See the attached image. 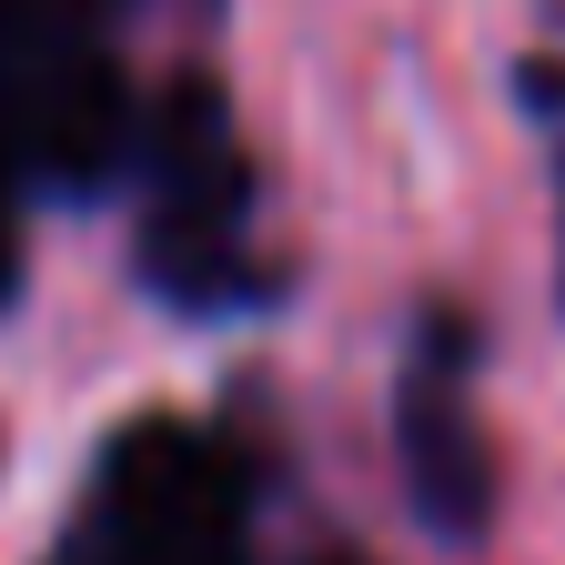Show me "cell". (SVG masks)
Returning <instances> with one entry per match:
<instances>
[{"instance_id":"cell-5","label":"cell","mask_w":565,"mask_h":565,"mask_svg":"<svg viewBox=\"0 0 565 565\" xmlns=\"http://www.w3.org/2000/svg\"><path fill=\"white\" fill-rule=\"evenodd\" d=\"M21 294V182H11V162H0V303Z\"/></svg>"},{"instance_id":"cell-1","label":"cell","mask_w":565,"mask_h":565,"mask_svg":"<svg viewBox=\"0 0 565 565\" xmlns=\"http://www.w3.org/2000/svg\"><path fill=\"white\" fill-rule=\"evenodd\" d=\"M141 162V282L182 313H233L263 294V243H253V162L223 92L182 71L162 102L131 121Z\"/></svg>"},{"instance_id":"cell-6","label":"cell","mask_w":565,"mask_h":565,"mask_svg":"<svg viewBox=\"0 0 565 565\" xmlns=\"http://www.w3.org/2000/svg\"><path fill=\"white\" fill-rule=\"evenodd\" d=\"M61 565H92V555H82V545H61Z\"/></svg>"},{"instance_id":"cell-4","label":"cell","mask_w":565,"mask_h":565,"mask_svg":"<svg viewBox=\"0 0 565 565\" xmlns=\"http://www.w3.org/2000/svg\"><path fill=\"white\" fill-rule=\"evenodd\" d=\"M525 111L555 152V202H565V61H525Z\"/></svg>"},{"instance_id":"cell-3","label":"cell","mask_w":565,"mask_h":565,"mask_svg":"<svg viewBox=\"0 0 565 565\" xmlns=\"http://www.w3.org/2000/svg\"><path fill=\"white\" fill-rule=\"evenodd\" d=\"M394 455H404V505L435 545H475L494 525V445L475 414V323L455 303L424 313L414 364L394 394Z\"/></svg>"},{"instance_id":"cell-2","label":"cell","mask_w":565,"mask_h":565,"mask_svg":"<svg viewBox=\"0 0 565 565\" xmlns=\"http://www.w3.org/2000/svg\"><path fill=\"white\" fill-rule=\"evenodd\" d=\"M243 465L223 435L172 414H141L102 445L92 475V525L82 555L92 565H243Z\"/></svg>"}]
</instances>
